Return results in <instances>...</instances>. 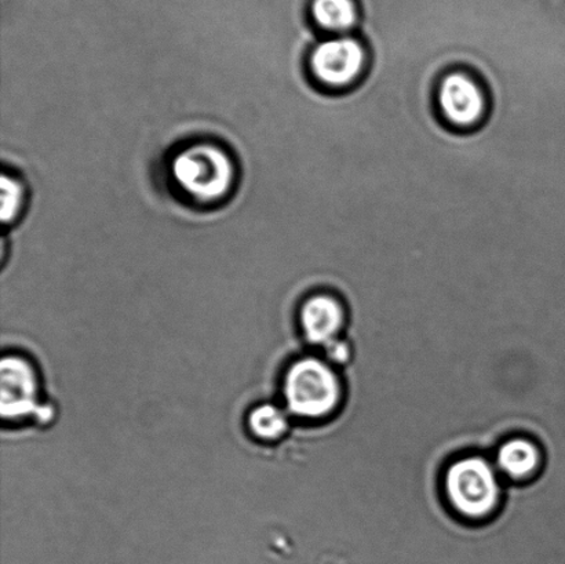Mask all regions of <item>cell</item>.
I'll return each mask as SVG.
<instances>
[{"label": "cell", "instance_id": "1", "mask_svg": "<svg viewBox=\"0 0 565 564\" xmlns=\"http://www.w3.org/2000/svg\"><path fill=\"white\" fill-rule=\"evenodd\" d=\"M171 171L181 190L201 202L225 198L235 180V168L228 153L212 143L185 148L177 155Z\"/></svg>", "mask_w": 565, "mask_h": 564}, {"label": "cell", "instance_id": "2", "mask_svg": "<svg viewBox=\"0 0 565 564\" xmlns=\"http://www.w3.org/2000/svg\"><path fill=\"white\" fill-rule=\"evenodd\" d=\"M288 408L298 417L329 416L341 401V384L329 364L308 358L294 363L285 385Z\"/></svg>", "mask_w": 565, "mask_h": 564}, {"label": "cell", "instance_id": "3", "mask_svg": "<svg viewBox=\"0 0 565 564\" xmlns=\"http://www.w3.org/2000/svg\"><path fill=\"white\" fill-rule=\"evenodd\" d=\"M446 493L461 515L480 519L495 510L500 485L489 461L481 457H467L448 468Z\"/></svg>", "mask_w": 565, "mask_h": 564}, {"label": "cell", "instance_id": "4", "mask_svg": "<svg viewBox=\"0 0 565 564\" xmlns=\"http://www.w3.org/2000/svg\"><path fill=\"white\" fill-rule=\"evenodd\" d=\"M36 375L31 364L19 357L0 363V408L3 418H21L41 412L38 405Z\"/></svg>", "mask_w": 565, "mask_h": 564}, {"label": "cell", "instance_id": "5", "mask_svg": "<svg viewBox=\"0 0 565 564\" xmlns=\"http://www.w3.org/2000/svg\"><path fill=\"white\" fill-rule=\"evenodd\" d=\"M310 64L326 85H348L363 70V47L353 39H334L316 47Z\"/></svg>", "mask_w": 565, "mask_h": 564}, {"label": "cell", "instance_id": "6", "mask_svg": "<svg viewBox=\"0 0 565 564\" xmlns=\"http://www.w3.org/2000/svg\"><path fill=\"white\" fill-rule=\"evenodd\" d=\"M440 104L447 118L461 126L473 125L484 113V97L480 88L469 77L459 74L443 82Z\"/></svg>", "mask_w": 565, "mask_h": 564}, {"label": "cell", "instance_id": "7", "mask_svg": "<svg viewBox=\"0 0 565 564\" xmlns=\"http://www.w3.org/2000/svg\"><path fill=\"white\" fill-rule=\"evenodd\" d=\"M301 324L312 344L327 345L342 328L343 309L334 298L316 296L303 304Z\"/></svg>", "mask_w": 565, "mask_h": 564}, {"label": "cell", "instance_id": "8", "mask_svg": "<svg viewBox=\"0 0 565 564\" xmlns=\"http://www.w3.org/2000/svg\"><path fill=\"white\" fill-rule=\"evenodd\" d=\"M540 450L529 440L507 441L498 451V466L513 479L529 477L540 466Z\"/></svg>", "mask_w": 565, "mask_h": 564}, {"label": "cell", "instance_id": "9", "mask_svg": "<svg viewBox=\"0 0 565 564\" xmlns=\"http://www.w3.org/2000/svg\"><path fill=\"white\" fill-rule=\"evenodd\" d=\"M312 14L321 28L332 32L351 30L356 22L353 0H313Z\"/></svg>", "mask_w": 565, "mask_h": 564}, {"label": "cell", "instance_id": "10", "mask_svg": "<svg viewBox=\"0 0 565 564\" xmlns=\"http://www.w3.org/2000/svg\"><path fill=\"white\" fill-rule=\"evenodd\" d=\"M248 424L258 438L274 440L286 433L288 423L285 413L274 405H264L253 411Z\"/></svg>", "mask_w": 565, "mask_h": 564}, {"label": "cell", "instance_id": "11", "mask_svg": "<svg viewBox=\"0 0 565 564\" xmlns=\"http://www.w3.org/2000/svg\"><path fill=\"white\" fill-rule=\"evenodd\" d=\"M0 195H2L0 219L3 224L13 223L19 217L22 203H24V190L13 177L3 174L2 181H0Z\"/></svg>", "mask_w": 565, "mask_h": 564}, {"label": "cell", "instance_id": "12", "mask_svg": "<svg viewBox=\"0 0 565 564\" xmlns=\"http://www.w3.org/2000/svg\"><path fill=\"white\" fill-rule=\"evenodd\" d=\"M327 357L334 363H345L349 359V347L343 341L332 340L326 345Z\"/></svg>", "mask_w": 565, "mask_h": 564}]
</instances>
